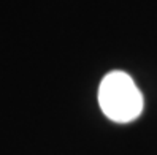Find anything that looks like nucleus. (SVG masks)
Listing matches in <instances>:
<instances>
[{
	"instance_id": "1",
	"label": "nucleus",
	"mask_w": 157,
	"mask_h": 155,
	"mask_svg": "<svg viewBox=\"0 0 157 155\" xmlns=\"http://www.w3.org/2000/svg\"><path fill=\"white\" fill-rule=\"evenodd\" d=\"M98 105L109 120L128 124L143 111V95L125 71H109L98 86Z\"/></svg>"
}]
</instances>
